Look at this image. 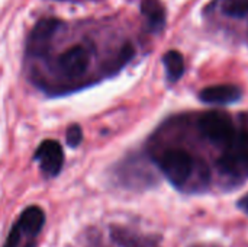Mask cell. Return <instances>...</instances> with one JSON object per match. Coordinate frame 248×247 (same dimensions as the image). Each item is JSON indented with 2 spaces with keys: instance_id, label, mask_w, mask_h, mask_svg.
<instances>
[{
  "instance_id": "obj_1",
  "label": "cell",
  "mask_w": 248,
  "mask_h": 247,
  "mask_svg": "<svg viewBox=\"0 0 248 247\" xmlns=\"http://www.w3.org/2000/svg\"><path fill=\"white\" fill-rule=\"evenodd\" d=\"M45 224V213L38 205L25 208L12 226L3 247H35Z\"/></svg>"
},
{
  "instance_id": "obj_2",
  "label": "cell",
  "mask_w": 248,
  "mask_h": 247,
  "mask_svg": "<svg viewBox=\"0 0 248 247\" xmlns=\"http://www.w3.org/2000/svg\"><path fill=\"white\" fill-rule=\"evenodd\" d=\"M163 175L176 188H183L193 172V157L180 148L166 150L157 160Z\"/></svg>"
},
{
  "instance_id": "obj_3",
  "label": "cell",
  "mask_w": 248,
  "mask_h": 247,
  "mask_svg": "<svg viewBox=\"0 0 248 247\" xmlns=\"http://www.w3.org/2000/svg\"><path fill=\"white\" fill-rule=\"evenodd\" d=\"M198 127L205 138L222 147H228L237 135L232 118L219 111L203 114L198 122Z\"/></svg>"
},
{
  "instance_id": "obj_4",
  "label": "cell",
  "mask_w": 248,
  "mask_h": 247,
  "mask_svg": "<svg viewBox=\"0 0 248 247\" xmlns=\"http://www.w3.org/2000/svg\"><path fill=\"white\" fill-rule=\"evenodd\" d=\"M218 166L224 173L234 178H248V131L238 132L232 143L225 147Z\"/></svg>"
},
{
  "instance_id": "obj_5",
  "label": "cell",
  "mask_w": 248,
  "mask_h": 247,
  "mask_svg": "<svg viewBox=\"0 0 248 247\" xmlns=\"http://www.w3.org/2000/svg\"><path fill=\"white\" fill-rule=\"evenodd\" d=\"M92 63V51L83 45L77 44L71 48L62 51L55 58V71L68 80H77L86 74Z\"/></svg>"
},
{
  "instance_id": "obj_6",
  "label": "cell",
  "mask_w": 248,
  "mask_h": 247,
  "mask_svg": "<svg viewBox=\"0 0 248 247\" xmlns=\"http://www.w3.org/2000/svg\"><path fill=\"white\" fill-rule=\"evenodd\" d=\"M60 20L57 17H42L32 28L26 39V52L32 57H46L51 49V42L54 35L60 28Z\"/></svg>"
},
{
  "instance_id": "obj_7",
  "label": "cell",
  "mask_w": 248,
  "mask_h": 247,
  "mask_svg": "<svg viewBox=\"0 0 248 247\" xmlns=\"http://www.w3.org/2000/svg\"><path fill=\"white\" fill-rule=\"evenodd\" d=\"M33 162L39 165V170L46 179L57 178L65 162L64 150L55 140H44L33 153Z\"/></svg>"
},
{
  "instance_id": "obj_8",
  "label": "cell",
  "mask_w": 248,
  "mask_h": 247,
  "mask_svg": "<svg viewBox=\"0 0 248 247\" xmlns=\"http://www.w3.org/2000/svg\"><path fill=\"white\" fill-rule=\"evenodd\" d=\"M241 95V89L235 84H215L201 90L199 99L208 105H230L238 102Z\"/></svg>"
},
{
  "instance_id": "obj_9",
  "label": "cell",
  "mask_w": 248,
  "mask_h": 247,
  "mask_svg": "<svg viewBox=\"0 0 248 247\" xmlns=\"http://www.w3.org/2000/svg\"><path fill=\"white\" fill-rule=\"evenodd\" d=\"M110 239L119 247H157L158 243L154 236L141 234L125 227H112Z\"/></svg>"
},
{
  "instance_id": "obj_10",
  "label": "cell",
  "mask_w": 248,
  "mask_h": 247,
  "mask_svg": "<svg viewBox=\"0 0 248 247\" xmlns=\"http://www.w3.org/2000/svg\"><path fill=\"white\" fill-rule=\"evenodd\" d=\"M141 12L151 32H160L166 25V10L160 0H142Z\"/></svg>"
},
{
  "instance_id": "obj_11",
  "label": "cell",
  "mask_w": 248,
  "mask_h": 247,
  "mask_svg": "<svg viewBox=\"0 0 248 247\" xmlns=\"http://www.w3.org/2000/svg\"><path fill=\"white\" fill-rule=\"evenodd\" d=\"M163 64L166 68L167 80L170 83H176L179 79H182V76L185 73V60L179 51L171 49V51L166 52L163 55Z\"/></svg>"
},
{
  "instance_id": "obj_12",
  "label": "cell",
  "mask_w": 248,
  "mask_h": 247,
  "mask_svg": "<svg viewBox=\"0 0 248 247\" xmlns=\"http://www.w3.org/2000/svg\"><path fill=\"white\" fill-rule=\"evenodd\" d=\"M221 10L231 17H246L248 15V0H221Z\"/></svg>"
},
{
  "instance_id": "obj_13",
  "label": "cell",
  "mask_w": 248,
  "mask_h": 247,
  "mask_svg": "<svg viewBox=\"0 0 248 247\" xmlns=\"http://www.w3.org/2000/svg\"><path fill=\"white\" fill-rule=\"evenodd\" d=\"M65 141H67L68 147H71V148H77L81 144V141H83V130H81V127L78 124H71L67 128Z\"/></svg>"
},
{
  "instance_id": "obj_14",
  "label": "cell",
  "mask_w": 248,
  "mask_h": 247,
  "mask_svg": "<svg viewBox=\"0 0 248 247\" xmlns=\"http://www.w3.org/2000/svg\"><path fill=\"white\" fill-rule=\"evenodd\" d=\"M238 207H240L241 211H244L248 215V194H246V195L238 201Z\"/></svg>"
},
{
  "instance_id": "obj_15",
  "label": "cell",
  "mask_w": 248,
  "mask_h": 247,
  "mask_svg": "<svg viewBox=\"0 0 248 247\" xmlns=\"http://www.w3.org/2000/svg\"><path fill=\"white\" fill-rule=\"evenodd\" d=\"M90 247H100V246H99V245H92Z\"/></svg>"
}]
</instances>
